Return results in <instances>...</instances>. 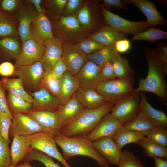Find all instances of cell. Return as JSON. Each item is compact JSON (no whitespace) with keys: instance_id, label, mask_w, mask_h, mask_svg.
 I'll list each match as a JSON object with an SVG mask.
<instances>
[{"instance_id":"b9f144b4","label":"cell","mask_w":167,"mask_h":167,"mask_svg":"<svg viewBox=\"0 0 167 167\" xmlns=\"http://www.w3.org/2000/svg\"><path fill=\"white\" fill-rule=\"evenodd\" d=\"M41 87L45 88L51 94L60 99V79L54 78L45 72L41 83Z\"/></svg>"},{"instance_id":"11a10c76","label":"cell","mask_w":167,"mask_h":167,"mask_svg":"<svg viewBox=\"0 0 167 167\" xmlns=\"http://www.w3.org/2000/svg\"><path fill=\"white\" fill-rule=\"evenodd\" d=\"M15 65L11 63L5 61L0 64V75L6 77L14 75Z\"/></svg>"},{"instance_id":"f546056e","label":"cell","mask_w":167,"mask_h":167,"mask_svg":"<svg viewBox=\"0 0 167 167\" xmlns=\"http://www.w3.org/2000/svg\"><path fill=\"white\" fill-rule=\"evenodd\" d=\"M18 23L15 16L0 11V39L11 37L19 39Z\"/></svg>"},{"instance_id":"7dc6e473","label":"cell","mask_w":167,"mask_h":167,"mask_svg":"<svg viewBox=\"0 0 167 167\" xmlns=\"http://www.w3.org/2000/svg\"><path fill=\"white\" fill-rule=\"evenodd\" d=\"M156 53L161 64L163 73L167 75V44L163 42L158 43L155 49Z\"/></svg>"},{"instance_id":"ab89813d","label":"cell","mask_w":167,"mask_h":167,"mask_svg":"<svg viewBox=\"0 0 167 167\" xmlns=\"http://www.w3.org/2000/svg\"><path fill=\"white\" fill-rule=\"evenodd\" d=\"M117 165L118 167H144L141 160L127 150L122 151Z\"/></svg>"},{"instance_id":"f5cc1de1","label":"cell","mask_w":167,"mask_h":167,"mask_svg":"<svg viewBox=\"0 0 167 167\" xmlns=\"http://www.w3.org/2000/svg\"><path fill=\"white\" fill-rule=\"evenodd\" d=\"M6 91L0 82V114L6 116L12 119L13 116L8 107Z\"/></svg>"},{"instance_id":"ffe728a7","label":"cell","mask_w":167,"mask_h":167,"mask_svg":"<svg viewBox=\"0 0 167 167\" xmlns=\"http://www.w3.org/2000/svg\"><path fill=\"white\" fill-rule=\"evenodd\" d=\"M122 124L109 113L105 116L96 126L85 137L93 142L101 138L111 136Z\"/></svg>"},{"instance_id":"e575fe53","label":"cell","mask_w":167,"mask_h":167,"mask_svg":"<svg viewBox=\"0 0 167 167\" xmlns=\"http://www.w3.org/2000/svg\"><path fill=\"white\" fill-rule=\"evenodd\" d=\"M89 6L85 4L76 15L77 19L81 25L88 31L94 27H99L101 25L100 19L93 16Z\"/></svg>"},{"instance_id":"30bf717a","label":"cell","mask_w":167,"mask_h":167,"mask_svg":"<svg viewBox=\"0 0 167 167\" xmlns=\"http://www.w3.org/2000/svg\"><path fill=\"white\" fill-rule=\"evenodd\" d=\"M12 123L9 132V137L15 135L27 136L42 131L44 128L33 118L22 113L12 114Z\"/></svg>"},{"instance_id":"2e32d148","label":"cell","mask_w":167,"mask_h":167,"mask_svg":"<svg viewBox=\"0 0 167 167\" xmlns=\"http://www.w3.org/2000/svg\"><path fill=\"white\" fill-rule=\"evenodd\" d=\"M15 16L18 23V34L21 42L32 38L31 23L38 15L33 6L27 0Z\"/></svg>"},{"instance_id":"7402d4cb","label":"cell","mask_w":167,"mask_h":167,"mask_svg":"<svg viewBox=\"0 0 167 167\" xmlns=\"http://www.w3.org/2000/svg\"><path fill=\"white\" fill-rule=\"evenodd\" d=\"M84 109L74 93L55 112L62 126L78 116Z\"/></svg>"},{"instance_id":"f907efd6","label":"cell","mask_w":167,"mask_h":167,"mask_svg":"<svg viewBox=\"0 0 167 167\" xmlns=\"http://www.w3.org/2000/svg\"><path fill=\"white\" fill-rule=\"evenodd\" d=\"M115 78L112 62H107L101 67L99 75L100 83Z\"/></svg>"},{"instance_id":"8992f818","label":"cell","mask_w":167,"mask_h":167,"mask_svg":"<svg viewBox=\"0 0 167 167\" xmlns=\"http://www.w3.org/2000/svg\"><path fill=\"white\" fill-rule=\"evenodd\" d=\"M134 84V78L131 75L101 82L96 86V90L110 102L114 104L133 92Z\"/></svg>"},{"instance_id":"e0dca14e","label":"cell","mask_w":167,"mask_h":167,"mask_svg":"<svg viewBox=\"0 0 167 167\" xmlns=\"http://www.w3.org/2000/svg\"><path fill=\"white\" fill-rule=\"evenodd\" d=\"M92 144L96 150L108 163L118 165L122 150L114 143L111 136L99 139L93 142Z\"/></svg>"},{"instance_id":"7c38bea8","label":"cell","mask_w":167,"mask_h":167,"mask_svg":"<svg viewBox=\"0 0 167 167\" xmlns=\"http://www.w3.org/2000/svg\"><path fill=\"white\" fill-rule=\"evenodd\" d=\"M62 59L66 65L67 71L74 75L88 60L87 55L76 44L63 43Z\"/></svg>"},{"instance_id":"4316f807","label":"cell","mask_w":167,"mask_h":167,"mask_svg":"<svg viewBox=\"0 0 167 167\" xmlns=\"http://www.w3.org/2000/svg\"><path fill=\"white\" fill-rule=\"evenodd\" d=\"M21 46L19 40L8 37L0 39V61L15 59L20 53Z\"/></svg>"},{"instance_id":"6da1fadb","label":"cell","mask_w":167,"mask_h":167,"mask_svg":"<svg viewBox=\"0 0 167 167\" xmlns=\"http://www.w3.org/2000/svg\"><path fill=\"white\" fill-rule=\"evenodd\" d=\"M143 52L148 62V70L145 78L139 79L137 88L133 92H149L154 94L161 102L166 104L167 100V85L162 66L155 49L147 47Z\"/></svg>"},{"instance_id":"277c9868","label":"cell","mask_w":167,"mask_h":167,"mask_svg":"<svg viewBox=\"0 0 167 167\" xmlns=\"http://www.w3.org/2000/svg\"><path fill=\"white\" fill-rule=\"evenodd\" d=\"M54 25L58 39L63 43L77 44L88 36L75 16H62L54 21Z\"/></svg>"},{"instance_id":"44dd1931","label":"cell","mask_w":167,"mask_h":167,"mask_svg":"<svg viewBox=\"0 0 167 167\" xmlns=\"http://www.w3.org/2000/svg\"><path fill=\"white\" fill-rule=\"evenodd\" d=\"M26 114L35 119L45 131L51 133L53 135L59 132L61 126L55 112L29 110Z\"/></svg>"},{"instance_id":"9a60e30c","label":"cell","mask_w":167,"mask_h":167,"mask_svg":"<svg viewBox=\"0 0 167 167\" xmlns=\"http://www.w3.org/2000/svg\"><path fill=\"white\" fill-rule=\"evenodd\" d=\"M63 43L54 37L44 43L45 49L40 62L45 72L50 71L61 59Z\"/></svg>"},{"instance_id":"5b68a950","label":"cell","mask_w":167,"mask_h":167,"mask_svg":"<svg viewBox=\"0 0 167 167\" xmlns=\"http://www.w3.org/2000/svg\"><path fill=\"white\" fill-rule=\"evenodd\" d=\"M141 92H134L116 102L110 112L122 125L133 121L140 112Z\"/></svg>"},{"instance_id":"9c48e42d","label":"cell","mask_w":167,"mask_h":167,"mask_svg":"<svg viewBox=\"0 0 167 167\" xmlns=\"http://www.w3.org/2000/svg\"><path fill=\"white\" fill-rule=\"evenodd\" d=\"M14 75L20 78L24 87L33 92L41 88L45 71L40 62L26 65L15 66Z\"/></svg>"},{"instance_id":"60d3db41","label":"cell","mask_w":167,"mask_h":167,"mask_svg":"<svg viewBox=\"0 0 167 167\" xmlns=\"http://www.w3.org/2000/svg\"><path fill=\"white\" fill-rule=\"evenodd\" d=\"M152 141L163 146H167V127L155 126L145 135Z\"/></svg>"},{"instance_id":"4dcf8cb0","label":"cell","mask_w":167,"mask_h":167,"mask_svg":"<svg viewBox=\"0 0 167 167\" xmlns=\"http://www.w3.org/2000/svg\"><path fill=\"white\" fill-rule=\"evenodd\" d=\"M60 99L63 104L76 92L79 86L75 76L67 71L60 79Z\"/></svg>"},{"instance_id":"4fadbf2b","label":"cell","mask_w":167,"mask_h":167,"mask_svg":"<svg viewBox=\"0 0 167 167\" xmlns=\"http://www.w3.org/2000/svg\"><path fill=\"white\" fill-rule=\"evenodd\" d=\"M33 101L30 110L49 111L55 112L62 105L60 99L51 94L46 89L41 87L33 92L28 91Z\"/></svg>"},{"instance_id":"7a4b0ae2","label":"cell","mask_w":167,"mask_h":167,"mask_svg":"<svg viewBox=\"0 0 167 167\" xmlns=\"http://www.w3.org/2000/svg\"><path fill=\"white\" fill-rule=\"evenodd\" d=\"M114 104L109 102L96 108L84 109L78 116L62 125L59 132L67 137L86 136L105 116L110 113Z\"/></svg>"},{"instance_id":"d6a6232c","label":"cell","mask_w":167,"mask_h":167,"mask_svg":"<svg viewBox=\"0 0 167 167\" xmlns=\"http://www.w3.org/2000/svg\"><path fill=\"white\" fill-rule=\"evenodd\" d=\"M144 148V154L151 157L161 158L167 159V148L158 144L145 136L136 143Z\"/></svg>"},{"instance_id":"83f0119b","label":"cell","mask_w":167,"mask_h":167,"mask_svg":"<svg viewBox=\"0 0 167 167\" xmlns=\"http://www.w3.org/2000/svg\"><path fill=\"white\" fill-rule=\"evenodd\" d=\"M145 136L142 132L130 130L122 126L117 129L111 137L118 147L122 150L125 145L131 143H136Z\"/></svg>"},{"instance_id":"c3c4849f","label":"cell","mask_w":167,"mask_h":167,"mask_svg":"<svg viewBox=\"0 0 167 167\" xmlns=\"http://www.w3.org/2000/svg\"><path fill=\"white\" fill-rule=\"evenodd\" d=\"M82 0H68L65 9L64 15L75 16L84 5Z\"/></svg>"},{"instance_id":"8fae6325","label":"cell","mask_w":167,"mask_h":167,"mask_svg":"<svg viewBox=\"0 0 167 167\" xmlns=\"http://www.w3.org/2000/svg\"><path fill=\"white\" fill-rule=\"evenodd\" d=\"M45 49L44 44L32 38L22 42L20 51L15 59L14 65H29L40 62Z\"/></svg>"},{"instance_id":"bcb514c9","label":"cell","mask_w":167,"mask_h":167,"mask_svg":"<svg viewBox=\"0 0 167 167\" xmlns=\"http://www.w3.org/2000/svg\"><path fill=\"white\" fill-rule=\"evenodd\" d=\"M9 143L0 133V167H8L11 164Z\"/></svg>"},{"instance_id":"3957f363","label":"cell","mask_w":167,"mask_h":167,"mask_svg":"<svg viewBox=\"0 0 167 167\" xmlns=\"http://www.w3.org/2000/svg\"><path fill=\"white\" fill-rule=\"evenodd\" d=\"M54 138L62 150V156L66 161L76 156H84L95 160L99 167H109L108 162L97 152L92 142L85 136L67 137L58 132L54 135Z\"/></svg>"},{"instance_id":"f6af8a7d","label":"cell","mask_w":167,"mask_h":167,"mask_svg":"<svg viewBox=\"0 0 167 167\" xmlns=\"http://www.w3.org/2000/svg\"><path fill=\"white\" fill-rule=\"evenodd\" d=\"M76 45L87 55L92 54L105 46L89 37L83 40Z\"/></svg>"},{"instance_id":"484cf974","label":"cell","mask_w":167,"mask_h":167,"mask_svg":"<svg viewBox=\"0 0 167 167\" xmlns=\"http://www.w3.org/2000/svg\"><path fill=\"white\" fill-rule=\"evenodd\" d=\"M140 112L149 118L156 126L167 127V116L162 111L153 108L148 101L146 95L141 92Z\"/></svg>"},{"instance_id":"8d00e7d4","label":"cell","mask_w":167,"mask_h":167,"mask_svg":"<svg viewBox=\"0 0 167 167\" xmlns=\"http://www.w3.org/2000/svg\"><path fill=\"white\" fill-rule=\"evenodd\" d=\"M167 38L166 32L156 27H150L145 31L133 35L130 41L143 40L154 43L159 40L166 39Z\"/></svg>"},{"instance_id":"f1b7e54d","label":"cell","mask_w":167,"mask_h":167,"mask_svg":"<svg viewBox=\"0 0 167 167\" xmlns=\"http://www.w3.org/2000/svg\"><path fill=\"white\" fill-rule=\"evenodd\" d=\"M0 82L8 92L22 98L29 103H32V98L25 90L22 80L19 78L10 79L3 77Z\"/></svg>"},{"instance_id":"52a82bcc","label":"cell","mask_w":167,"mask_h":167,"mask_svg":"<svg viewBox=\"0 0 167 167\" xmlns=\"http://www.w3.org/2000/svg\"><path fill=\"white\" fill-rule=\"evenodd\" d=\"M26 137L31 148L57 160L65 167H71L58 150L54 135L51 133L42 131Z\"/></svg>"},{"instance_id":"816d5d0a","label":"cell","mask_w":167,"mask_h":167,"mask_svg":"<svg viewBox=\"0 0 167 167\" xmlns=\"http://www.w3.org/2000/svg\"><path fill=\"white\" fill-rule=\"evenodd\" d=\"M67 71L66 65L61 58L50 71L45 73L54 78L60 79Z\"/></svg>"},{"instance_id":"6f0895ef","label":"cell","mask_w":167,"mask_h":167,"mask_svg":"<svg viewBox=\"0 0 167 167\" xmlns=\"http://www.w3.org/2000/svg\"><path fill=\"white\" fill-rule=\"evenodd\" d=\"M30 3L34 6L38 15L45 14L46 13L45 10L41 6V0H27Z\"/></svg>"},{"instance_id":"d590c367","label":"cell","mask_w":167,"mask_h":167,"mask_svg":"<svg viewBox=\"0 0 167 167\" xmlns=\"http://www.w3.org/2000/svg\"><path fill=\"white\" fill-rule=\"evenodd\" d=\"M113 72L116 78H126L135 73L127 59L121 54L112 61Z\"/></svg>"},{"instance_id":"cb8c5ba5","label":"cell","mask_w":167,"mask_h":167,"mask_svg":"<svg viewBox=\"0 0 167 167\" xmlns=\"http://www.w3.org/2000/svg\"><path fill=\"white\" fill-rule=\"evenodd\" d=\"M126 34L120 32L107 24L102 26L89 37L107 46L113 45L117 41L126 38Z\"/></svg>"},{"instance_id":"ba28073f","label":"cell","mask_w":167,"mask_h":167,"mask_svg":"<svg viewBox=\"0 0 167 167\" xmlns=\"http://www.w3.org/2000/svg\"><path fill=\"white\" fill-rule=\"evenodd\" d=\"M101 9L105 22L120 32L134 35L151 27L146 21L128 20L113 13L103 6H101Z\"/></svg>"},{"instance_id":"1f68e13d","label":"cell","mask_w":167,"mask_h":167,"mask_svg":"<svg viewBox=\"0 0 167 167\" xmlns=\"http://www.w3.org/2000/svg\"><path fill=\"white\" fill-rule=\"evenodd\" d=\"M120 55L116 50L114 44L105 46L102 48L89 55L88 59L101 67L105 63L112 61Z\"/></svg>"},{"instance_id":"91938a15","label":"cell","mask_w":167,"mask_h":167,"mask_svg":"<svg viewBox=\"0 0 167 167\" xmlns=\"http://www.w3.org/2000/svg\"><path fill=\"white\" fill-rule=\"evenodd\" d=\"M18 167H35L30 165L29 163L24 162L23 163H21L17 166Z\"/></svg>"},{"instance_id":"94428289","label":"cell","mask_w":167,"mask_h":167,"mask_svg":"<svg viewBox=\"0 0 167 167\" xmlns=\"http://www.w3.org/2000/svg\"><path fill=\"white\" fill-rule=\"evenodd\" d=\"M8 167H18L14 166V165L11 164Z\"/></svg>"},{"instance_id":"7bdbcfd3","label":"cell","mask_w":167,"mask_h":167,"mask_svg":"<svg viewBox=\"0 0 167 167\" xmlns=\"http://www.w3.org/2000/svg\"><path fill=\"white\" fill-rule=\"evenodd\" d=\"M68 0H51L45 1L54 21L64 14Z\"/></svg>"},{"instance_id":"5bb4252c","label":"cell","mask_w":167,"mask_h":167,"mask_svg":"<svg viewBox=\"0 0 167 167\" xmlns=\"http://www.w3.org/2000/svg\"><path fill=\"white\" fill-rule=\"evenodd\" d=\"M125 4L133 5L143 13L151 27L166 26L167 21L152 2L148 0H125Z\"/></svg>"},{"instance_id":"f35d334b","label":"cell","mask_w":167,"mask_h":167,"mask_svg":"<svg viewBox=\"0 0 167 167\" xmlns=\"http://www.w3.org/2000/svg\"><path fill=\"white\" fill-rule=\"evenodd\" d=\"M24 162L29 163L33 161H37L44 165L46 167H61L55 163L52 157L40 151L31 148L24 160Z\"/></svg>"},{"instance_id":"db71d44e","label":"cell","mask_w":167,"mask_h":167,"mask_svg":"<svg viewBox=\"0 0 167 167\" xmlns=\"http://www.w3.org/2000/svg\"><path fill=\"white\" fill-rule=\"evenodd\" d=\"M131 41L126 38L117 41L114 44L116 51L119 54H124L128 52L131 48Z\"/></svg>"},{"instance_id":"d4e9b609","label":"cell","mask_w":167,"mask_h":167,"mask_svg":"<svg viewBox=\"0 0 167 167\" xmlns=\"http://www.w3.org/2000/svg\"><path fill=\"white\" fill-rule=\"evenodd\" d=\"M12 139L10 148L11 164L17 166L25 158L31 148L26 136L15 135Z\"/></svg>"},{"instance_id":"ee69618b","label":"cell","mask_w":167,"mask_h":167,"mask_svg":"<svg viewBox=\"0 0 167 167\" xmlns=\"http://www.w3.org/2000/svg\"><path fill=\"white\" fill-rule=\"evenodd\" d=\"M21 0H0V11L15 16L24 5Z\"/></svg>"},{"instance_id":"9f6ffc18","label":"cell","mask_w":167,"mask_h":167,"mask_svg":"<svg viewBox=\"0 0 167 167\" xmlns=\"http://www.w3.org/2000/svg\"><path fill=\"white\" fill-rule=\"evenodd\" d=\"M105 6L108 8H114L126 10L128 8L123 1L121 0H103Z\"/></svg>"},{"instance_id":"681fc988","label":"cell","mask_w":167,"mask_h":167,"mask_svg":"<svg viewBox=\"0 0 167 167\" xmlns=\"http://www.w3.org/2000/svg\"><path fill=\"white\" fill-rule=\"evenodd\" d=\"M12 123V120L11 118L0 114V133L9 144L11 143L9 132Z\"/></svg>"},{"instance_id":"680465c9","label":"cell","mask_w":167,"mask_h":167,"mask_svg":"<svg viewBox=\"0 0 167 167\" xmlns=\"http://www.w3.org/2000/svg\"><path fill=\"white\" fill-rule=\"evenodd\" d=\"M155 167H167V160L165 159L154 157Z\"/></svg>"},{"instance_id":"74e56055","label":"cell","mask_w":167,"mask_h":167,"mask_svg":"<svg viewBox=\"0 0 167 167\" xmlns=\"http://www.w3.org/2000/svg\"><path fill=\"white\" fill-rule=\"evenodd\" d=\"M7 101L8 107L12 114L15 113L26 114L30 110L32 104L24 99L8 92Z\"/></svg>"},{"instance_id":"ac0fdd59","label":"cell","mask_w":167,"mask_h":167,"mask_svg":"<svg viewBox=\"0 0 167 167\" xmlns=\"http://www.w3.org/2000/svg\"><path fill=\"white\" fill-rule=\"evenodd\" d=\"M101 68L96 63L88 59L75 75L78 82L79 88L96 89L100 83L99 75Z\"/></svg>"},{"instance_id":"d6986e66","label":"cell","mask_w":167,"mask_h":167,"mask_svg":"<svg viewBox=\"0 0 167 167\" xmlns=\"http://www.w3.org/2000/svg\"><path fill=\"white\" fill-rule=\"evenodd\" d=\"M32 38L44 44L47 40L54 37L51 23L45 14L38 15L31 26Z\"/></svg>"},{"instance_id":"836d02e7","label":"cell","mask_w":167,"mask_h":167,"mask_svg":"<svg viewBox=\"0 0 167 167\" xmlns=\"http://www.w3.org/2000/svg\"><path fill=\"white\" fill-rule=\"evenodd\" d=\"M122 126L129 130L142 132L144 135L156 126L149 118L140 112L133 121Z\"/></svg>"},{"instance_id":"603a6c76","label":"cell","mask_w":167,"mask_h":167,"mask_svg":"<svg viewBox=\"0 0 167 167\" xmlns=\"http://www.w3.org/2000/svg\"><path fill=\"white\" fill-rule=\"evenodd\" d=\"M75 94L85 109H94L111 102L95 89L79 88Z\"/></svg>"}]
</instances>
